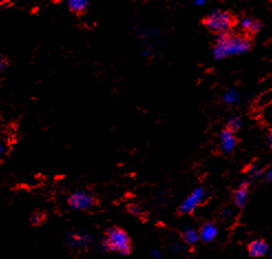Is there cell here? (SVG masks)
<instances>
[{
  "label": "cell",
  "instance_id": "obj_6",
  "mask_svg": "<svg viewBox=\"0 0 272 259\" xmlns=\"http://www.w3.org/2000/svg\"><path fill=\"white\" fill-rule=\"evenodd\" d=\"M269 245L264 239H255L248 245V252L250 257L260 258L268 252Z\"/></svg>",
  "mask_w": 272,
  "mask_h": 259
},
{
  "label": "cell",
  "instance_id": "obj_8",
  "mask_svg": "<svg viewBox=\"0 0 272 259\" xmlns=\"http://www.w3.org/2000/svg\"><path fill=\"white\" fill-rule=\"evenodd\" d=\"M217 234H218V229L216 226L211 223H206L199 232L200 239H203L205 243H209L213 241V239L216 238Z\"/></svg>",
  "mask_w": 272,
  "mask_h": 259
},
{
  "label": "cell",
  "instance_id": "obj_15",
  "mask_svg": "<svg viewBox=\"0 0 272 259\" xmlns=\"http://www.w3.org/2000/svg\"><path fill=\"white\" fill-rule=\"evenodd\" d=\"M44 218H45V216H44L43 213L37 212L31 216V223H32V225L38 226V225H40L44 222Z\"/></svg>",
  "mask_w": 272,
  "mask_h": 259
},
{
  "label": "cell",
  "instance_id": "obj_18",
  "mask_svg": "<svg viewBox=\"0 0 272 259\" xmlns=\"http://www.w3.org/2000/svg\"><path fill=\"white\" fill-rule=\"evenodd\" d=\"M194 4H195L196 6H202V5H205L206 2L205 0H197V2H195Z\"/></svg>",
  "mask_w": 272,
  "mask_h": 259
},
{
  "label": "cell",
  "instance_id": "obj_2",
  "mask_svg": "<svg viewBox=\"0 0 272 259\" xmlns=\"http://www.w3.org/2000/svg\"><path fill=\"white\" fill-rule=\"evenodd\" d=\"M104 247L121 255H128L132 250V243L127 232L120 227H111L106 230Z\"/></svg>",
  "mask_w": 272,
  "mask_h": 259
},
{
  "label": "cell",
  "instance_id": "obj_10",
  "mask_svg": "<svg viewBox=\"0 0 272 259\" xmlns=\"http://www.w3.org/2000/svg\"><path fill=\"white\" fill-rule=\"evenodd\" d=\"M241 27L242 29L247 31L248 34L254 35V34H257V32L261 29V23L255 20V19L244 18L241 21Z\"/></svg>",
  "mask_w": 272,
  "mask_h": 259
},
{
  "label": "cell",
  "instance_id": "obj_13",
  "mask_svg": "<svg viewBox=\"0 0 272 259\" xmlns=\"http://www.w3.org/2000/svg\"><path fill=\"white\" fill-rule=\"evenodd\" d=\"M242 125V121L240 118H238V116H235V118H231L228 121V130H230L231 132H236L238 131L239 128L241 127Z\"/></svg>",
  "mask_w": 272,
  "mask_h": 259
},
{
  "label": "cell",
  "instance_id": "obj_20",
  "mask_svg": "<svg viewBox=\"0 0 272 259\" xmlns=\"http://www.w3.org/2000/svg\"><path fill=\"white\" fill-rule=\"evenodd\" d=\"M269 177H270V178H272V170H271V171H270V173H269Z\"/></svg>",
  "mask_w": 272,
  "mask_h": 259
},
{
  "label": "cell",
  "instance_id": "obj_7",
  "mask_svg": "<svg viewBox=\"0 0 272 259\" xmlns=\"http://www.w3.org/2000/svg\"><path fill=\"white\" fill-rule=\"evenodd\" d=\"M220 138H222V148H223L224 153L229 154L235 150L238 140H237L234 132H231L230 130L226 128L225 131L222 132Z\"/></svg>",
  "mask_w": 272,
  "mask_h": 259
},
{
  "label": "cell",
  "instance_id": "obj_4",
  "mask_svg": "<svg viewBox=\"0 0 272 259\" xmlns=\"http://www.w3.org/2000/svg\"><path fill=\"white\" fill-rule=\"evenodd\" d=\"M68 204L74 211H87L93 207L95 199L89 192L79 191L71 194L68 199Z\"/></svg>",
  "mask_w": 272,
  "mask_h": 259
},
{
  "label": "cell",
  "instance_id": "obj_9",
  "mask_svg": "<svg viewBox=\"0 0 272 259\" xmlns=\"http://www.w3.org/2000/svg\"><path fill=\"white\" fill-rule=\"evenodd\" d=\"M88 6V0H70V2H68L69 9L75 15H81L83 12H86Z\"/></svg>",
  "mask_w": 272,
  "mask_h": 259
},
{
  "label": "cell",
  "instance_id": "obj_5",
  "mask_svg": "<svg viewBox=\"0 0 272 259\" xmlns=\"http://www.w3.org/2000/svg\"><path fill=\"white\" fill-rule=\"evenodd\" d=\"M204 196H205L204 189H202V187H198V189L194 191L191 195L184 200V203L180 206L179 212L181 214L193 213L200 205V203L203 202Z\"/></svg>",
  "mask_w": 272,
  "mask_h": 259
},
{
  "label": "cell",
  "instance_id": "obj_16",
  "mask_svg": "<svg viewBox=\"0 0 272 259\" xmlns=\"http://www.w3.org/2000/svg\"><path fill=\"white\" fill-rule=\"evenodd\" d=\"M128 212L132 214V215L136 216V217H140L142 215V211L138 205H129L128 206Z\"/></svg>",
  "mask_w": 272,
  "mask_h": 259
},
{
  "label": "cell",
  "instance_id": "obj_3",
  "mask_svg": "<svg viewBox=\"0 0 272 259\" xmlns=\"http://www.w3.org/2000/svg\"><path fill=\"white\" fill-rule=\"evenodd\" d=\"M204 24L210 31L216 34L229 32L236 24V17L229 11L215 10L204 19Z\"/></svg>",
  "mask_w": 272,
  "mask_h": 259
},
{
  "label": "cell",
  "instance_id": "obj_17",
  "mask_svg": "<svg viewBox=\"0 0 272 259\" xmlns=\"http://www.w3.org/2000/svg\"><path fill=\"white\" fill-rule=\"evenodd\" d=\"M8 60L6 59V57L2 56V58H0V69H2V71H5L6 68L8 67Z\"/></svg>",
  "mask_w": 272,
  "mask_h": 259
},
{
  "label": "cell",
  "instance_id": "obj_1",
  "mask_svg": "<svg viewBox=\"0 0 272 259\" xmlns=\"http://www.w3.org/2000/svg\"><path fill=\"white\" fill-rule=\"evenodd\" d=\"M250 49V40L244 36L232 35L229 32L219 34L216 38V44L213 48V57L218 60L227 57L242 55Z\"/></svg>",
  "mask_w": 272,
  "mask_h": 259
},
{
  "label": "cell",
  "instance_id": "obj_21",
  "mask_svg": "<svg viewBox=\"0 0 272 259\" xmlns=\"http://www.w3.org/2000/svg\"><path fill=\"white\" fill-rule=\"evenodd\" d=\"M271 259H272V255H271Z\"/></svg>",
  "mask_w": 272,
  "mask_h": 259
},
{
  "label": "cell",
  "instance_id": "obj_19",
  "mask_svg": "<svg viewBox=\"0 0 272 259\" xmlns=\"http://www.w3.org/2000/svg\"><path fill=\"white\" fill-rule=\"evenodd\" d=\"M269 143H270V146H271V148H272V131H271L270 137H269Z\"/></svg>",
  "mask_w": 272,
  "mask_h": 259
},
{
  "label": "cell",
  "instance_id": "obj_11",
  "mask_svg": "<svg viewBox=\"0 0 272 259\" xmlns=\"http://www.w3.org/2000/svg\"><path fill=\"white\" fill-rule=\"evenodd\" d=\"M248 196V189H247V184H242L240 186L236 194H235V202L238 207H243L246 204V200H247Z\"/></svg>",
  "mask_w": 272,
  "mask_h": 259
},
{
  "label": "cell",
  "instance_id": "obj_12",
  "mask_svg": "<svg viewBox=\"0 0 272 259\" xmlns=\"http://www.w3.org/2000/svg\"><path fill=\"white\" fill-rule=\"evenodd\" d=\"M183 237L185 239V242L187 244H195L198 239L200 238V235L198 234V232L195 230V229H193V228H186L185 231H184V234H183Z\"/></svg>",
  "mask_w": 272,
  "mask_h": 259
},
{
  "label": "cell",
  "instance_id": "obj_14",
  "mask_svg": "<svg viewBox=\"0 0 272 259\" xmlns=\"http://www.w3.org/2000/svg\"><path fill=\"white\" fill-rule=\"evenodd\" d=\"M239 100V94L236 90H230L226 93L225 95V102L228 103V105H234Z\"/></svg>",
  "mask_w": 272,
  "mask_h": 259
}]
</instances>
